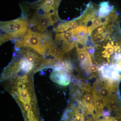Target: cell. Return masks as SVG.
Returning a JSON list of instances; mask_svg holds the SVG:
<instances>
[{"label":"cell","mask_w":121,"mask_h":121,"mask_svg":"<svg viewBox=\"0 0 121 121\" xmlns=\"http://www.w3.org/2000/svg\"><path fill=\"white\" fill-rule=\"evenodd\" d=\"M22 48L23 49L24 55V57L18 62V64L21 69L24 71L28 72L33 69L35 64L29 62L28 61L26 57V47Z\"/></svg>","instance_id":"5"},{"label":"cell","mask_w":121,"mask_h":121,"mask_svg":"<svg viewBox=\"0 0 121 121\" xmlns=\"http://www.w3.org/2000/svg\"><path fill=\"white\" fill-rule=\"evenodd\" d=\"M94 100L95 107L98 108L99 109L101 110L107 104V100L103 98L99 95H97L94 93L93 95Z\"/></svg>","instance_id":"7"},{"label":"cell","mask_w":121,"mask_h":121,"mask_svg":"<svg viewBox=\"0 0 121 121\" xmlns=\"http://www.w3.org/2000/svg\"><path fill=\"white\" fill-rule=\"evenodd\" d=\"M55 68L56 69H60V70H66L70 69L69 63L66 60H61L58 61L54 65Z\"/></svg>","instance_id":"8"},{"label":"cell","mask_w":121,"mask_h":121,"mask_svg":"<svg viewBox=\"0 0 121 121\" xmlns=\"http://www.w3.org/2000/svg\"><path fill=\"white\" fill-rule=\"evenodd\" d=\"M27 117L30 121H32L34 118V113L32 111H28L27 113Z\"/></svg>","instance_id":"15"},{"label":"cell","mask_w":121,"mask_h":121,"mask_svg":"<svg viewBox=\"0 0 121 121\" xmlns=\"http://www.w3.org/2000/svg\"><path fill=\"white\" fill-rule=\"evenodd\" d=\"M19 91L21 97L23 99L27 98L29 97V95L27 91H26V89H22L20 88L19 89Z\"/></svg>","instance_id":"12"},{"label":"cell","mask_w":121,"mask_h":121,"mask_svg":"<svg viewBox=\"0 0 121 121\" xmlns=\"http://www.w3.org/2000/svg\"><path fill=\"white\" fill-rule=\"evenodd\" d=\"M50 20L52 25L54 24L58 20V12L57 11L53 13L49 14Z\"/></svg>","instance_id":"11"},{"label":"cell","mask_w":121,"mask_h":121,"mask_svg":"<svg viewBox=\"0 0 121 121\" xmlns=\"http://www.w3.org/2000/svg\"><path fill=\"white\" fill-rule=\"evenodd\" d=\"M48 54L55 57L56 59L60 60L62 58L63 52L56 46L52 45L48 52Z\"/></svg>","instance_id":"6"},{"label":"cell","mask_w":121,"mask_h":121,"mask_svg":"<svg viewBox=\"0 0 121 121\" xmlns=\"http://www.w3.org/2000/svg\"><path fill=\"white\" fill-rule=\"evenodd\" d=\"M74 120V121H84V119H83V117L82 115H81V114H76V117Z\"/></svg>","instance_id":"16"},{"label":"cell","mask_w":121,"mask_h":121,"mask_svg":"<svg viewBox=\"0 0 121 121\" xmlns=\"http://www.w3.org/2000/svg\"><path fill=\"white\" fill-rule=\"evenodd\" d=\"M110 95V90L108 87H102L99 91V96L106 100L108 99Z\"/></svg>","instance_id":"9"},{"label":"cell","mask_w":121,"mask_h":121,"mask_svg":"<svg viewBox=\"0 0 121 121\" xmlns=\"http://www.w3.org/2000/svg\"><path fill=\"white\" fill-rule=\"evenodd\" d=\"M25 109L27 111H29L31 108V106L29 103H26L24 104Z\"/></svg>","instance_id":"18"},{"label":"cell","mask_w":121,"mask_h":121,"mask_svg":"<svg viewBox=\"0 0 121 121\" xmlns=\"http://www.w3.org/2000/svg\"><path fill=\"white\" fill-rule=\"evenodd\" d=\"M105 52V54L106 56H109L110 55H112L113 52V47L111 45H108L107 46Z\"/></svg>","instance_id":"14"},{"label":"cell","mask_w":121,"mask_h":121,"mask_svg":"<svg viewBox=\"0 0 121 121\" xmlns=\"http://www.w3.org/2000/svg\"><path fill=\"white\" fill-rule=\"evenodd\" d=\"M52 45V40L50 35L35 32L30 29H28L23 37L15 44L17 48L28 47L41 55H44L48 52Z\"/></svg>","instance_id":"1"},{"label":"cell","mask_w":121,"mask_h":121,"mask_svg":"<svg viewBox=\"0 0 121 121\" xmlns=\"http://www.w3.org/2000/svg\"><path fill=\"white\" fill-rule=\"evenodd\" d=\"M63 70L56 69L52 72L50 78L55 82L60 85L67 86L70 81V76Z\"/></svg>","instance_id":"2"},{"label":"cell","mask_w":121,"mask_h":121,"mask_svg":"<svg viewBox=\"0 0 121 121\" xmlns=\"http://www.w3.org/2000/svg\"><path fill=\"white\" fill-rule=\"evenodd\" d=\"M79 52L78 55V59L83 63L85 64L87 60L88 59V54L85 51H81Z\"/></svg>","instance_id":"10"},{"label":"cell","mask_w":121,"mask_h":121,"mask_svg":"<svg viewBox=\"0 0 121 121\" xmlns=\"http://www.w3.org/2000/svg\"><path fill=\"white\" fill-rule=\"evenodd\" d=\"M106 68L102 71L104 77L110 78L113 80H117L119 78L120 72L121 71V67L120 65H111Z\"/></svg>","instance_id":"4"},{"label":"cell","mask_w":121,"mask_h":121,"mask_svg":"<svg viewBox=\"0 0 121 121\" xmlns=\"http://www.w3.org/2000/svg\"><path fill=\"white\" fill-rule=\"evenodd\" d=\"M98 70V68L95 65H91L90 67V70L91 72H95L97 71Z\"/></svg>","instance_id":"17"},{"label":"cell","mask_w":121,"mask_h":121,"mask_svg":"<svg viewBox=\"0 0 121 121\" xmlns=\"http://www.w3.org/2000/svg\"><path fill=\"white\" fill-rule=\"evenodd\" d=\"M30 23L32 27L39 32H43L52 25L49 14L45 15L37 20H30Z\"/></svg>","instance_id":"3"},{"label":"cell","mask_w":121,"mask_h":121,"mask_svg":"<svg viewBox=\"0 0 121 121\" xmlns=\"http://www.w3.org/2000/svg\"><path fill=\"white\" fill-rule=\"evenodd\" d=\"M84 101L87 105L93 104V98L92 96L91 95L88 94L85 95L84 98Z\"/></svg>","instance_id":"13"}]
</instances>
